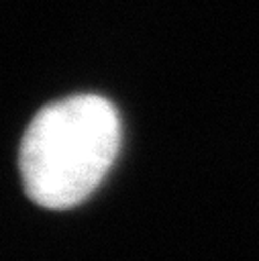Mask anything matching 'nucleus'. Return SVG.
I'll return each instance as SVG.
<instances>
[{"label": "nucleus", "instance_id": "obj_1", "mask_svg": "<svg viewBox=\"0 0 259 261\" xmlns=\"http://www.w3.org/2000/svg\"><path fill=\"white\" fill-rule=\"evenodd\" d=\"M120 135V116L102 96L77 94L43 106L18 149V171L29 200L49 210L84 202L110 171Z\"/></svg>", "mask_w": 259, "mask_h": 261}]
</instances>
